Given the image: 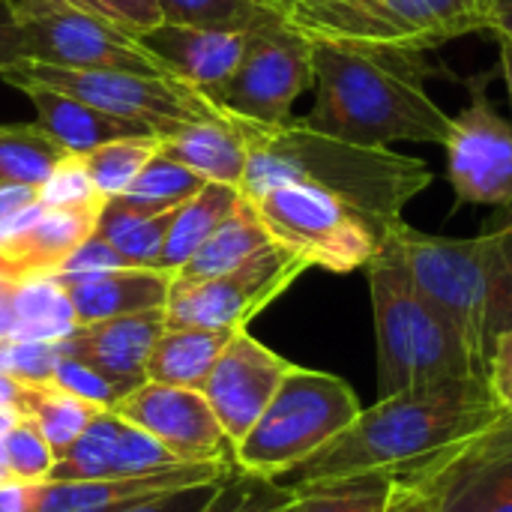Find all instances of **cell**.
I'll return each instance as SVG.
<instances>
[{"label": "cell", "instance_id": "obj_1", "mask_svg": "<svg viewBox=\"0 0 512 512\" xmlns=\"http://www.w3.org/2000/svg\"><path fill=\"white\" fill-rule=\"evenodd\" d=\"M504 420L507 414L480 378L396 393L360 411L342 435L285 474L282 486L297 489L366 474H399Z\"/></svg>", "mask_w": 512, "mask_h": 512}, {"label": "cell", "instance_id": "obj_2", "mask_svg": "<svg viewBox=\"0 0 512 512\" xmlns=\"http://www.w3.org/2000/svg\"><path fill=\"white\" fill-rule=\"evenodd\" d=\"M315 105L303 123L315 132L363 147L393 141L444 147L453 114L426 90L438 75L420 54L366 51L312 42Z\"/></svg>", "mask_w": 512, "mask_h": 512}, {"label": "cell", "instance_id": "obj_3", "mask_svg": "<svg viewBox=\"0 0 512 512\" xmlns=\"http://www.w3.org/2000/svg\"><path fill=\"white\" fill-rule=\"evenodd\" d=\"M246 138L249 165L243 177V198H252L276 183H315L357 213H363L384 237L402 210L429 189L432 171L423 159L396 153L393 147H363L309 129L303 120L264 126L228 114Z\"/></svg>", "mask_w": 512, "mask_h": 512}, {"label": "cell", "instance_id": "obj_4", "mask_svg": "<svg viewBox=\"0 0 512 512\" xmlns=\"http://www.w3.org/2000/svg\"><path fill=\"white\" fill-rule=\"evenodd\" d=\"M417 288L459 327L486 375L498 333L512 327V207L477 237H438L405 219L384 237Z\"/></svg>", "mask_w": 512, "mask_h": 512}, {"label": "cell", "instance_id": "obj_5", "mask_svg": "<svg viewBox=\"0 0 512 512\" xmlns=\"http://www.w3.org/2000/svg\"><path fill=\"white\" fill-rule=\"evenodd\" d=\"M378 333V393L381 399L480 378L459 327L417 288L390 246L363 267Z\"/></svg>", "mask_w": 512, "mask_h": 512}, {"label": "cell", "instance_id": "obj_6", "mask_svg": "<svg viewBox=\"0 0 512 512\" xmlns=\"http://www.w3.org/2000/svg\"><path fill=\"white\" fill-rule=\"evenodd\" d=\"M309 42L423 54L468 33H489L495 0H264Z\"/></svg>", "mask_w": 512, "mask_h": 512}, {"label": "cell", "instance_id": "obj_7", "mask_svg": "<svg viewBox=\"0 0 512 512\" xmlns=\"http://www.w3.org/2000/svg\"><path fill=\"white\" fill-rule=\"evenodd\" d=\"M360 411L342 378L291 366L258 423L234 447V465L249 477L282 480L342 435Z\"/></svg>", "mask_w": 512, "mask_h": 512}, {"label": "cell", "instance_id": "obj_8", "mask_svg": "<svg viewBox=\"0 0 512 512\" xmlns=\"http://www.w3.org/2000/svg\"><path fill=\"white\" fill-rule=\"evenodd\" d=\"M246 201L258 213L270 240L303 258L309 267L354 273L384 246V234L363 213L315 183H276Z\"/></svg>", "mask_w": 512, "mask_h": 512}, {"label": "cell", "instance_id": "obj_9", "mask_svg": "<svg viewBox=\"0 0 512 512\" xmlns=\"http://www.w3.org/2000/svg\"><path fill=\"white\" fill-rule=\"evenodd\" d=\"M9 75L75 96L111 117L141 123L156 135H171L189 123H204L225 114L204 93L171 75H144L120 69H60L30 60L9 69Z\"/></svg>", "mask_w": 512, "mask_h": 512}, {"label": "cell", "instance_id": "obj_10", "mask_svg": "<svg viewBox=\"0 0 512 512\" xmlns=\"http://www.w3.org/2000/svg\"><path fill=\"white\" fill-rule=\"evenodd\" d=\"M0 6L18 24L30 63L168 75L138 39L69 0H0Z\"/></svg>", "mask_w": 512, "mask_h": 512}, {"label": "cell", "instance_id": "obj_11", "mask_svg": "<svg viewBox=\"0 0 512 512\" xmlns=\"http://www.w3.org/2000/svg\"><path fill=\"white\" fill-rule=\"evenodd\" d=\"M306 270L309 264L303 258L273 243L225 276L198 285H171L165 330H246V324L279 300Z\"/></svg>", "mask_w": 512, "mask_h": 512}, {"label": "cell", "instance_id": "obj_12", "mask_svg": "<svg viewBox=\"0 0 512 512\" xmlns=\"http://www.w3.org/2000/svg\"><path fill=\"white\" fill-rule=\"evenodd\" d=\"M312 84V42L270 15L255 27L252 42L237 72L216 96V105L225 114L279 126L294 120V102Z\"/></svg>", "mask_w": 512, "mask_h": 512}, {"label": "cell", "instance_id": "obj_13", "mask_svg": "<svg viewBox=\"0 0 512 512\" xmlns=\"http://www.w3.org/2000/svg\"><path fill=\"white\" fill-rule=\"evenodd\" d=\"M489 81L492 72L468 78L471 99L453 117V129L444 141L456 207H512V120L489 99Z\"/></svg>", "mask_w": 512, "mask_h": 512}, {"label": "cell", "instance_id": "obj_14", "mask_svg": "<svg viewBox=\"0 0 512 512\" xmlns=\"http://www.w3.org/2000/svg\"><path fill=\"white\" fill-rule=\"evenodd\" d=\"M432 512H512V420L417 465Z\"/></svg>", "mask_w": 512, "mask_h": 512}, {"label": "cell", "instance_id": "obj_15", "mask_svg": "<svg viewBox=\"0 0 512 512\" xmlns=\"http://www.w3.org/2000/svg\"><path fill=\"white\" fill-rule=\"evenodd\" d=\"M111 411L153 435L183 462H234V447L201 390L144 381L120 396Z\"/></svg>", "mask_w": 512, "mask_h": 512}, {"label": "cell", "instance_id": "obj_16", "mask_svg": "<svg viewBox=\"0 0 512 512\" xmlns=\"http://www.w3.org/2000/svg\"><path fill=\"white\" fill-rule=\"evenodd\" d=\"M291 366L294 363L261 345L249 330L231 333L201 387L231 447H237L258 423Z\"/></svg>", "mask_w": 512, "mask_h": 512}, {"label": "cell", "instance_id": "obj_17", "mask_svg": "<svg viewBox=\"0 0 512 512\" xmlns=\"http://www.w3.org/2000/svg\"><path fill=\"white\" fill-rule=\"evenodd\" d=\"M183 465L171 450H165L153 435L126 423L114 411H102L78 435V441L57 456L51 480H114L141 477Z\"/></svg>", "mask_w": 512, "mask_h": 512}, {"label": "cell", "instance_id": "obj_18", "mask_svg": "<svg viewBox=\"0 0 512 512\" xmlns=\"http://www.w3.org/2000/svg\"><path fill=\"white\" fill-rule=\"evenodd\" d=\"M162 333L165 309H156L99 324H78L57 342V351L60 357L84 363L126 396L147 381V360Z\"/></svg>", "mask_w": 512, "mask_h": 512}, {"label": "cell", "instance_id": "obj_19", "mask_svg": "<svg viewBox=\"0 0 512 512\" xmlns=\"http://www.w3.org/2000/svg\"><path fill=\"white\" fill-rule=\"evenodd\" d=\"M237 471L234 462H183L165 471L141 477H114V480H45L30 483L27 512H111L138 498L225 480Z\"/></svg>", "mask_w": 512, "mask_h": 512}, {"label": "cell", "instance_id": "obj_20", "mask_svg": "<svg viewBox=\"0 0 512 512\" xmlns=\"http://www.w3.org/2000/svg\"><path fill=\"white\" fill-rule=\"evenodd\" d=\"M264 24V21H261ZM255 27L249 30H210V27H186V24H159L144 33L138 42L165 66V72L198 93H204L213 105L222 87L237 72Z\"/></svg>", "mask_w": 512, "mask_h": 512}, {"label": "cell", "instance_id": "obj_21", "mask_svg": "<svg viewBox=\"0 0 512 512\" xmlns=\"http://www.w3.org/2000/svg\"><path fill=\"white\" fill-rule=\"evenodd\" d=\"M3 81L9 87L21 90L30 99V105L36 111V126L72 156H87L90 150H96V147H102L108 141L132 138V135H156L141 123L111 117V114L75 99V96L42 87L36 81L18 78V75H9V72L3 75Z\"/></svg>", "mask_w": 512, "mask_h": 512}, {"label": "cell", "instance_id": "obj_22", "mask_svg": "<svg viewBox=\"0 0 512 512\" xmlns=\"http://www.w3.org/2000/svg\"><path fill=\"white\" fill-rule=\"evenodd\" d=\"M102 210H51L42 207L30 225H24L15 237L0 243V258L12 270L18 282L27 279H51L63 261L96 234Z\"/></svg>", "mask_w": 512, "mask_h": 512}, {"label": "cell", "instance_id": "obj_23", "mask_svg": "<svg viewBox=\"0 0 512 512\" xmlns=\"http://www.w3.org/2000/svg\"><path fill=\"white\" fill-rule=\"evenodd\" d=\"M171 273L153 267H123L111 270L84 282L63 285L75 327L78 324H99L114 318H129L141 312H156L168 306L171 294Z\"/></svg>", "mask_w": 512, "mask_h": 512}, {"label": "cell", "instance_id": "obj_24", "mask_svg": "<svg viewBox=\"0 0 512 512\" xmlns=\"http://www.w3.org/2000/svg\"><path fill=\"white\" fill-rule=\"evenodd\" d=\"M159 153L189 168L204 183L243 189L249 147L243 132L228 114L204 123H189L171 135H159Z\"/></svg>", "mask_w": 512, "mask_h": 512}, {"label": "cell", "instance_id": "obj_25", "mask_svg": "<svg viewBox=\"0 0 512 512\" xmlns=\"http://www.w3.org/2000/svg\"><path fill=\"white\" fill-rule=\"evenodd\" d=\"M270 246H273V240H270L267 228L261 225L252 204L243 198L240 207L207 237V243L174 273L171 285H198V282L225 276Z\"/></svg>", "mask_w": 512, "mask_h": 512}, {"label": "cell", "instance_id": "obj_26", "mask_svg": "<svg viewBox=\"0 0 512 512\" xmlns=\"http://www.w3.org/2000/svg\"><path fill=\"white\" fill-rule=\"evenodd\" d=\"M102 411L108 408L78 399L51 381H18L15 414L45 438L54 456L66 453L78 441V435L93 423V417H99Z\"/></svg>", "mask_w": 512, "mask_h": 512}, {"label": "cell", "instance_id": "obj_27", "mask_svg": "<svg viewBox=\"0 0 512 512\" xmlns=\"http://www.w3.org/2000/svg\"><path fill=\"white\" fill-rule=\"evenodd\" d=\"M228 339L225 330H165L147 360V381L201 390Z\"/></svg>", "mask_w": 512, "mask_h": 512}, {"label": "cell", "instance_id": "obj_28", "mask_svg": "<svg viewBox=\"0 0 512 512\" xmlns=\"http://www.w3.org/2000/svg\"><path fill=\"white\" fill-rule=\"evenodd\" d=\"M240 201H243L240 189L222 183H204V189L174 213V222L162 246L159 270L174 276L207 243V237L240 207Z\"/></svg>", "mask_w": 512, "mask_h": 512}, {"label": "cell", "instance_id": "obj_29", "mask_svg": "<svg viewBox=\"0 0 512 512\" xmlns=\"http://www.w3.org/2000/svg\"><path fill=\"white\" fill-rule=\"evenodd\" d=\"M177 210L147 213V210L129 204L123 195H117V198L105 201L99 222H96V237L111 243L132 267L159 270L162 246H165V237H168V228H171Z\"/></svg>", "mask_w": 512, "mask_h": 512}, {"label": "cell", "instance_id": "obj_30", "mask_svg": "<svg viewBox=\"0 0 512 512\" xmlns=\"http://www.w3.org/2000/svg\"><path fill=\"white\" fill-rule=\"evenodd\" d=\"M69 153L36 123L0 126V183L39 189Z\"/></svg>", "mask_w": 512, "mask_h": 512}, {"label": "cell", "instance_id": "obj_31", "mask_svg": "<svg viewBox=\"0 0 512 512\" xmlns=\"http://www.w3.org/2000/svg\"><path fill=\"white\" fill-rule=\"evenodd\" d=\"M15 318V339L33 342H60L75 327L69 297L54 279H27L15 285Z\"/></svg>", "mask_w": 512, "mask_h": 512}, {"label": "cell", "instance_id": "obj_32", "mask_svg": "<svg viewBox=\"0 0 512 512\" xmlns=\"http://www.w3.org/2000/svg\"><path fill=\"white\" fill-rule=\"evenodd\" d=\"M156 153H159V135H132L90 150L84 156V165L96 192L108 201L126 195L135 177L147 168V162Z\"/></svg>", "mask_w": 512, "mask_h": 512}, {"label": "cell", "instance_id": "obj_33", "mask_svg": "<svg viewBox=\"0 0 512 512\" xmlns=\"http://www.w3.org/2000/svg\"><path fill=\"white\" fill-rule=\"evenodd\" d=\"M201 189H204V180L198 174H192L189 168L177 165L174 159L156 153L147 162V168L135 177V183L129 186V192L123 198L147 213H165V210L183 207Z\"/></svg>", "mask_w": 512, "mask_h": 512}, {"label": "cell", "instance_id": "obj_34", "mask_svg": "<svg viewBox=\"0 0 512 512\" xmlns=\"http://www.w3.org/2000/svg\"><path fill=\"white\" fill-rule=\"evenodd\" d=\"M393 474H366L297 486L300 512H384Z\"/></svg>", "mask_w": 512, "mask_h": 512}, {"label": "cell", "instance_id": "obj_35", "mask_svg": "<svg viewBox=\"0 0 512 512\" xmlns=\"http://www.w3.org/2000/svg\"><path fill=\"white\" fill-rule=\"evenodd\" d=\"M165 24L210 27V30H249L273 12L261 0H156Z\"/></svg>", "mask_w": 512, "mask_h": 512}, {"label": "cell", "instance_id": "obj_36", "mask_svg": "<svg viewBox=\"0 0 512 512\" xmlns=\"http://www.w3.org/2000/svg\"><path fill=\"white\" fill-rule=\"evenodd\" d=\"M219 512H300V495L276 480H261L234 471L222 492H219Z\"/></svg>", "mask_w": 512, "mask_h": 512}, {"label": "cell", "instance_id": "obj_37", "mask_svg": "<svg viewBox=\"0 0 512 512\" xmlns=\"http://www.w3.org/2000/svg\"><path fill=\"white\" fill-rule=\"evenodd\" d=\"M39 204L51 210H102L105 198L96 192L84 156H66L39 186Z\"/></svg>", "mask_w": 512, "mask_h": 512}, {"label": "cell", "instance_id": "obj_38", "mask_svg": "<svg viewBox=\"0 0 512 512\" xmlns=\"http://www.w3.org/2000/svg\"><path fill=\"white\" fill-rule=\"evenodd\" d=\"M3 453L9 474L18 483H45L57 465L54 450L27 420H15V426L3 435Z\"/></svg>", "mask_w": 512, "mask_h": 512}, {"label": "cell", "instance_id": "obj_39", "mask_svg": "<svg viewBox=\"0 0 512 512\" xmlns=\"http://www.w3.org/2000/svg\"><path fill=\"white\" fill-rule=\"evenodd\" d=\"M57 360V342L9 339L0 345V372L15 381H51Z\"/></svg>", "mask_w": 512, "mask_h": 512}, {"label": "cell", "instance_id": "obj_40", "mask_svg": "<svg viewBox=\"0 0 512 512\" xmlns=\"http://www.w3.org/2000/svg\"><path fill=\"white\" fill-rule=\"evenodd\" d=\"M69 3L114 24L132 39H141L144 33L162 24V12L156 0H69Z\"/></svg>", "mask_w": 512, "mask_h": 512}, {"label": "cell", "instance_id": "obj_41", "mask_svg": "<svg viewBox=\"0 0 512 512\" xmlns=\"http://www.w3.org/2000/svg\"><path fill=\"white\" fill-rule=\"evenodd\" d=\"M123 267H132V264L111 243H105L102 237L93 234L63 261V267L51 279L63 288V285L84 282V279H93V276H102L111 270H123Z\"/></svg>", "mask_w": 512, "mask_h": 512}, {"label": "cell", "instance_id": "obj_42", "mask_svg": "<svg viewBox=\"0 0 512 512\" xmlns=\"http://www.w3.org/2000/svg\"><path fill=\"white\" fill-rule=\"evenodd\" d=\"M225 480H210V483H198V486L138 498V501L123 504V507L111 512H219L216 501H219V492H222Z\"/></svg>", "mask_w": 512, "mask_h": 512}, {"label": "cell", "instance_id": "obj_43", "mask_svg": "<svg viewBox=\"0 0 512 512\" xmlns=\"http://www.w3.org/2000/svg\"><path fill=\"white\" fill-rule=\"evenodd\" d=\"M51 384H57L60 390L78 396V399H87L93 405H102L111 411V405L120 399V393L102 378L96 375L93 369H87L84 363L78 360H69V357H60L57 366H54V375H51Z\"/></svg>", "mask_w": 512, "mask_h": 512}, {"label": "cell", "instance_id": "obj_44", "mask_svg": "<svg viewBox=\"0 0 512 512\" xmlns=\"http://www.w3.org/2000/svg\"><path fill=\"white\" fill-rule=\"evenodd\" d=\"M486 387L498 408L512 420V327L498 333L486 363Z\"/></svg>", "mask_w": 512, "mask_h": 512}, {"label": "cell", "instance_id": "obj_45", "mask_svg": "<svg viewBox=\"0 0 512 512\" xmlns=\"http://www.w3.org/2000/svg\"><path fill=\"white\" fill-rule=\"evenodd\" d=\"M384 512H432L429 483H426L420 468H408V471L393 474Z\"/></svg>", "mask_w": 512, "mask_h": 512}, {"label": "cell", "instance_id": "obj_46", "mask_svg": "<svg viewBox=\"0 0 512 512\" xmlns=\"http://www.w3.org/2000/svg\"><path fill=\"white\" fill-rule=\"evenodd\" d=\"M24 60H27L24 36H21L18 24L12 21V15L0 6V78Z\"/></svg>", "mask_w": 512, "mask_h": 512}, {"label": "cell", "instance_id": "obj_47", "mask_svg": "<svg viewBox=\"0 0 512 512\" xmlns=\"http://www.w3.org/2000/svg\"><path fill=\"white\" fill-rule=\"evenodd\" d=\"M33 204H39V189L18 186V183H0V225L15 219L18 213L30 210Z\"/></svg>", "mask_w": 512, "mask_h": 512}, {"label": "cell", "instance_id": "obj_48", "mask_svg": "<svg viewBox=\"0 0 512 512\" xmlns=\"http://www.w3.org/2000/svg\"><path fill=\"white\" fill-rule=\"evenodd\" d=\"M30 507V483H6L0 486V512H27Z\"/></svg>", "mask_w": 512, "mask_h": 512}, {"label": "cell", "instance_id": "obj_49", "mask_svg": "<svg viewBox=\"0 0 512 512\" xmlns=\"http://www.w3.org/2000/svg\"><path fill=\"white\" fill-rule=\"evenodd\" d=\"M489 33H492L495 39H504V42H510L512 45V6L498 9V18H495V24H492Z\"/></svg>", "mask_w": 512, "mask_h": 512}, {"label": "cell", "instance_id": "obj_50", "mask_svg": "<svg viewBox=\"0 0 512 512\" xmlns=\"http://www.w3.org/2000/svg\"><path fill=\"white\" fill-rule=\"evenodd\" d=\"M15 402H18V381L0 372V408L15 411Z\"/></svg>", "mask_w": 512, "mask_h": 512}, {"label": "cell", "instance_id": "obj_51", "mask_svg": "<svg viewBox=\"0 0 512 512\" xmlns=\"http://www.w3.org/2000/svg\"><path fill=\"white\" fill-rule=\"evenodd\" d=\"M498 48H501V72H504V81H507V93H510V105H512V45L498 39Z\"/></svg>", "mask_w": 512, "mask_h": 512}, {"label": "cell", "instance_id": "obj_52", "mask_svg": "<svg viewBox=\"0 0 512 512\" xmlns=\"http://www.w3.org/2000/svg\"><path fill=\"white\" fill-rule=\"evenodd\" d=\"M12 483V474H9V465H6V453H3V441H0V486Z\"/></svg>", "mask_w": 512, "mask_h": 512}, {"label": "cell", "instance_id": "obj_53", "mask_svg": "<svg viewBox=\"0 0 512 512\" xmlns=\"http://www.w3.org/2000/svg\"><path fill=\"white\" fill-rule=\"evenodd\" d=\"M498 3V9H504V6H512V0H495Z\"/></svg>", "mask_w": 512, "mask_h": 512}, {"label": "cell", "instance_id": "obj_54", "mask_svg": "<svg viewBox=\"0 0 512 512\" xmlns=\"http://www.w3.org/2000/svg\"><path fill=\"white\" fill-rule=\"evenodd\" d=\"M261 3H264V0H261Z\"/></svg>", "mask_w": 512, "mask_h": 512}]
</instances>
